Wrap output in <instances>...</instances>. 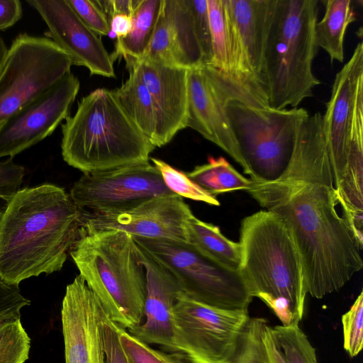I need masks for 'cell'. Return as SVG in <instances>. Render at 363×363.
<instances>
[{"label": "cell", "mask_w": 363, "mask_h": 363, "mask_svg": "<svg viewBox=\"0 0 363 363\" xmlns=\"http://www.w3.org/2000/svg\"><path fill=\"white\" fill-rule=\"evenodd\" d=\"M247 191L288 226L303 263L307 294L322 298L362 269L363 243L337 211L321 113L301 123L283 175L270 182L252 181Z\"/></svg>", "instance_id": "1"}, {"label": "cell", "mask_w": 363, "mask_h": 363, "mask_svg": "<svg viewBox=\"0 0 363 363\" xmlns=\"http://www.w3.org/2000/svg\"><path fill=\"white\" fill-rule=\"evenodd\" d=\"M82 213L58 186L19 189L0 220V278L18 286L60 271L79 236Z\"/></svg>", "instance_id": "2"}, {"label": "cell", "mask_w": 363, "mask_h": 363, "mask_svg": "<svg viewBox=\"0 0 363 363\" xmlns=\"http://www.w3.org/2000/svg\"><path fill=\"white\" fill-rule=\"evenodd\" d=\"M265 363H287L273 335L272 327L267 325L262 334Z\"/></svg>", "instance_id": "40"}, {"label": "cell", "mask_w": 363, "mask_h": 363, "mask_svg": "<svg viewBox=\"0 0 363 363\" xmlns=\"http://www.w3.org/2000/svg\"><path fill=\"white\" fill-rule=\"evenodd\" d=\"M239 271L252 297L286 300L301 321L307 295L303 263L292 235L275 213L261 210L244 218Z\"/></svg>", "instance_id": "6"}, {"label": "cell", "mask_w": 363, "mask_h": 363, "mask_svg": "<svg viewBox=\"0 0 363 363\" xmlns=\"http://www.w3.org/2000/svg\"><path fill=\"white\" fill-rule=\"evenodd\" d=\"M79 88L69 72L0 125V158L13 157L51 135L69 116Z\"/></svg>", "instance_id": "14"}, {"label": "cell", "mask_w": 363, "mask_h": 363, "mask_svg": "<svg viewBox=\"0 0 363 363\" xmlns=\"http://www.w3.org/2000/svg\"><path fill=\"white\" fill-rule=\"evenodd\" d=\"M187 177L208 194L216 195L239 190L247 191L252 180L239 173L224 157H210L208 162L186 173Z\"/></svg>", "instance_id": "26"}, {"label": "cell", "mask_w": 363, "mask_h": 363, "mask_svg": "<svg viewBox=\"0 0 363 363\" xmlns=\"http://www.w3.org/2000/svg\"><path fill=\"white\" fill-rule=\"evenodd\" d=\"M111 32L117 38L126 36L131 30L133 21L131 16L126 14H115L108 18Z\"/></svg>", "instance_id": "42"}, {"label": "cell", "mask_w": 363, "mask_h": 363, "mask_svg": "<svg viewBox=\"0 0 363 363\" xmlns=\"http://www.w3.org/2000/svg\"><path fill=\"white\" fill-rule=\"evenodd\" d=\"M250 318L248 309L211 306L180 291L172 315V352L189 363H229Z\"/></svg>", "instance_id": "10"}, {"label": "cell", "mask_w": 363, "mask_h": 363, "mask_svg": "<svg viewBox=\"0 0 363 363\" xmlns=\"http://www.w3.org/2000/svg\"><path fill=\"white\" fill-rule=\"evenodd\" d=\"M231 129L249 169L250 179L280 178L291 161L298 128L309 115L303 108L277 109L238 101L226 108Z\"/></svg>", "instance_id": "7"}, {"label": "cell", "mask_w": 363, "mask_h": 363, "mask_svg": "<svg viewBox=\"0 0 363 363\" xmlns=\"http://www.w3.org/2000/svg\"><path fill=\"white\" fill-rule=\"evenodd\" d=\"M133 239L142 250L172 274L189 298L223 309H248L253 297L239 269L215 261L187 242Z\"/></svg>", "instance_id": "8"}, {"label": "cell", "mask_w": 363, "mask_h": 363, "mask_svg": "<svg viewBox=\"0 0 363 363\" xmlns=\"http://www.w3.org/2000/svg\"><path fill=\"white\" fill-rule=\"evenodd\" d=\"M138 257L146 276L145 321L129 333L146 344L172 351V310L182 290L172 274L139 247Z\"/></svg>", "instance_id": "19"}, {"label": "cell", "mask_w": 363, "mask_h": 363, "mask_svg": "<svg viewBox=\"0 0 363 363\" xmlns=\"http://www.w3.org/2000/svg\"><path fill=\"white\" fill-rule=\"evenodd\" d=\"M7 51L8 48L6 47L3 39L0 37V71L4 64Z\"/></svg>", "instance_id": "43"}, {"label": "cell", "mask_w": 363, "mask_h": 363, "mask_svg": "<svg viewBox=\"0 0 363 363\" xmlns=\"http://www.w3.org/2000/svg\"><path fill=\"white\" fill-rule=\"evenodd\" d=\"M129 77L111 92L133 125L155 147L168 143L164 135L160 113L137 71L126 66Z\"/></svg>", "instance_id": "22"}, {"label": "cell", "mask_w": 363, "mask_h": 363, "mask_svg": "<svg viewBox=\"0 0 363 363\" xmlns=\"http://www.w3.org/2000/svg\"><path fill=\"white\" fill-rule=\"evenodd\" d=\"M319 9L318 0H277L260 77L272 108H297L321 83L313 72Z\"/></svg>", "instance_id": "5"}, {"label": "cell", "mask_w": 363, "mask_h": 363, "mask_svg": "<svg viewBox=\"0 0 363 363\" xmlns=\"http://www.w3.org/2000/svg\"><path fill=\"white\" fill-rule=\"evenodd\" d=\"M187 89L186 127L218 146L249 175V169L231 129L226 108L232 101L269 106L267 96L211 65L187 71Z\"/></svg>", "instance_id": "11"}, {"label": "cell", "mask_w": 363, "mask_h": 363, "mask_svg": "<svg viewBox=\"0 0 363 363\" xmlns=\"http://www.w3.org/2000/svg\"><path fill=\"white\" fill-rule=\"evenodd\" d=\"M142 60L186 70L203 65L186 0L162 1L156 27Z\"/></svg>", "instance_id": "18"}, {"label": "cell", "mask_w": 363, "mask_h": 363, "mask_svg": "<svg viewBox=\"0 0 363 363\" xmlns=\"http://www.w3.org/2000/svg\"><path fill=\"white\" fill-rule=\"evenodd\" d=\"M24 175V167L16 164L13 157L0 162V220L9 201L21 189Z\"/></svg>", "instance_id": "35"}, {"label": "cell", "mask_w": 363, "mask_h": 363, "mask_svg": "<svg viewBox=\"0 0 363 363\" xmlns=\"http://www.w3.org/2000/svg\"><path fill=\"white\" fill-rule=\"evenodd\" d=\"M162 0H136L131 14L133 26L125 37L117 38L115 50L111 55L114 60L140 61L152 39L158 20Z\"/></svg>", "instance_id": "24"}, {"label": "cell", "mask_w": 363, "mask_h": 363, "mask_svg": "<svg viewBox=\"0 0 363 363\" xmlns=\"http://www.w3.org/2000/svg\"><path fill=\"white\" fill-rule=\"evenodd\" d=\"M97 2L108 18L118 13L131 16L136 0H97Z\"/></svg>", "instance_id": "41"}, {"label": "cell", "mask_w": 363, "mask_h": 363, "mask_svg": "<svg viewBox=\"0 0 363 363\" xmlns=\"http://www.w3.org/2000/svg\"><path fill=\"white\" fill-rule=\"evenodd\" d=\"M146 86L160 113L169 143L177 132L186 128L187 71L150 60H125Z\"/></svg>", "instance_id": "20"}, {"label": "cell", "mask_w": 363, "mask_h": 363, "mask_svg": "<svg viewBox=\"0 0 363 363\" xmlns=\"http://www.w3.org/2000/svg\"><path fill=\"white\" fill-rule=\"evenodd\" d=\"M223 2L227 18L245 57L262 83L264 51L277 0H223Z\"/></svg>", "instance_id": "21"}, {"label": "cell", "mask_w": 363, "mask_h": 363, "mask_svg": "<svg viewBox=\"0 0 363 363\" xmlns=\"http://www.w3.org/2000/svg\"><path fill=\"white\" fill-rule=\"evenodd\" d=\"M22 15L23 7L19 0H0V30L13 26Z\"/></svg>", "instance_id": "39"}, {"label": "cell", "mask_w": 363, "mask_h": 363, "mask_svg": "<svg viewBox=\"0 0 363 363\" xmlns=\"http://www.w3.org/2000/svg\"><path fill=\"white\" fill-rule=\"evenodd\" d=\"M69 255L113 322L128 330L142 323L146 276L132 235L81 228Z\"/></svg>", "instance_id": "3"}, {"label": "cell", "mask_w": 363, "mask_h": 363, "mask_svg": "<svg viewBox=\"0 0 363 363\" xmlns=\"http://www.w3.org/2000/svg\"><path fill=\"white\" fill-rule=\"evenodd\" d=\"M325 13L315 26V36L319 48L328 55L330 62H343L344 40L348 26L356 20L351 0H326Z\"/></svg>", "instance_id": "23"}, {"label": "cell", "mask_w": 363, "mask_h": 363, "mask_svg": "<svg viewBox=\"0 0 363 363\" xmlns=\"http://www.w3.org/2000/svg\"><path fill=\"white\" fill-rule=\"evenodd\" d=\"M129 363V362H128Z\"/></svg>", "instance_id": "44"}, {"label": "cell", "mask_w": 363, "mask_h": 363, "mask_svg": "<svg viewBox=\"0 0 363 363\" xmlns=\"http://www.w3.org/2000/svg\"><path fill=\"white\" fill-rule=\"evenodd\" d=\"M267 325L263 318L249 319L229 363H265L262 334Z\"/></svg>", "instance_id": "30"}, {"label": "cell", "mask_w": 363, "mask_h": 363, "mask_svg": "<svg viewBox=\"0 0 363 363\" xmlns=\"http://www.w3.org/2000/svg\"><path fill=\"white\" fill-rule=\"evenodd\" d=\"M343 347L350 357H354L363 346V292L361 291L350 309L341 318Z\"/></svg>", "instance_id": "32"}, {"label": "cell", "mask_w": 363, "mask_h": 363, "mask_svg": "<svg viewBox=\"0 0 363 363\" xmlns=\"http://www.w3.org/2000/svg\"><path fill=\"white\" fill-rule=\"evenodd\" d=\"M119 339L129 363H163L153 348L122 328Z\"/></svg>", "instance_id": "37"}, {"label": "cell", "mask_w": 363, "mask_h": 363, "mask_svg": "<svg viewBox=\"0 0 363 363\" xmlns=\"http://www.w3.org/2000/svg\"><path fill=\"white\" fill-rule=\"evenodd\" d=\"M152 164L159 170L167 187L174 194L182 197L206 203L219 206L220 202L216 196H214L191 179L186 174L174 168L164 161L150 157Z\"/></svg>", "instance_id": "29"}, {"label": "cell", "mask_w": 363, "mask_h": 363, "mask_svg": "<svg viewBox=\"0 0 363 363\" xmlns=\"http://www.w3.org/2000/svg\"><path fill=\"white\" fill-rule=\"evenodd\" d=\"M72 65L70 55L50 38L17 35L0 71V125L71 72Z\"/></svg>", "instance_id": "9"}, {"label": "cell", "mask_w": 363, "mask_h": 363, "mask_svg": "<svg viewBox=\"0 0 363 363\" xmlns=\"http://www.w3.org/2000/svg\"><path fill=\"white\" fill-rule=\"evenodd\" d=\"M207 6L213 53L209 65L233 77L228 26L223 0H207Z\"/></svg>", "instance_id": "27"}, {"label": "cell", "mask_w": 363, "mask_h": 363, "mask_svg": "<svg viewBox=\"0 0 363 363\" xmlns=\"http://www.w3.org/2000/svg\"><path fill=\"white\" fill-rule=\"evenodd\" d=\"M363 102V43L337 72L323 117L336 195L342 189L347 169L348 140L358 106Z\"/></svg>", "instance_id": "15"}, {"label": "cell", "mask_w": 363, "mask_h": 363, "mask_svg": "<svg viewBox=\"0 0 363 363\" xmlns=\"http://www.w3.org/2000/svg\"><path fill=\"white\" fill-rule=\"evenodd\" d=\"M121 328L106 316L103 325L105 363H128L119 339Z\"/></svg>", "instance_id": "38"}, {"label": "cell", "mask_w": 363, "mask_h": 363, "mask_svg": "<svg viewBox=\"0 0 363 363\" xmlns=\"http://www.w3.org/2000/svg\"><path fill=\"white\" fill-rule=\"evenodd\" d=\"M107 314L79 274L66 287L61 320L65 363H105L103 325Z\"/></svg>", "instance_id": "16"}, {"label": "cell", "mask_w": 363, "mask_h": 363, "mask_svg": "<svg viewBox=\"0 0 363 363\" xmlns=\"http://www.w3.org/2000/svg\"><path fill=\"white\" fill-rule=\"evenodd\" d=\"M194 216L182 197L165 195L117 208L82 209V229H114L133 237L188 243L187 225Z\"/></svg>", "instance_id": "12"}, {"label": "cell", "mask_w": 363, "mask_h": 363, "mask_svg": "<svg viewBox=\"0 0 363 363\" xmlns=\"http://www.w3.org/2000/svg\"><path fill=\"white\" fill-rule=\"evenodd\" d=\"M30 303L18 285L7 284L0 278V325L20 319L21 310Z\"/></svg>", "instance_id": "36"}, {"label": "cell", "mask_w": 363, "mask_h": 363, "mask_svg": "<svg viewBox=\"0 0 363 363\" xmlns=\"http://www.w3.org/2000/svg\"><path fill=\"white\" fill-rule=\"evenodd\" d=\"M299 323L272 328L277 342L287 363H318L315 349Z\"/></svg>", "instance_id": "28"}, {"label": "cell", "mask_w": 363, "mask_h": 363, "mask_svg": "<svg viewBox=\"0 0 363 363\" xmlns=\"http://www.w3.org/2000/svg\"><path fill=\"white\" fill-rule=\"evenodd\" d=\"M62 133L64 161L83 173L147 162L156 148L104 88L80 100L62 125Z\"/></svg>", "instance_id": "4"}, {"label": "cell", "mask_w": 363, "mask_h": 363, "mask_svg": "<svg viewBox=\"0 0 363 363\" xmlns=\"http://www.w3.org/2000/svg\"><path fill=\"white\" fill-rule=\"evenodd\" d=\"M81 21L99 36L110 34L107 15L97 1L67 0Z\"/></svg>", "instance_id": "34"}, {"label": "cell", "mask_w": 363, "mask_h": 363, "mask_svg": "<svg viewBox=\"0 0 363 363\" xmlns=\"http://www.w3.org/2000/svg\"><path fill=\"white\" fill-rule=\"evenodd\" d=\"M175 194L149 162L109 170L83 173L69 195L81 209L117 208L150 198Z\"/></svg>", "instance_id": "13"}, {"label": "cell", "mask_w": 363, "mask_h": 363, "mask_svg": "<svg viewBox=\"0 0 363 363\" xmlns=\"http://www.w3.org/2000/svg\"><path fill=\"white\" fill-rule=\"evenodd\" d=\"M26 2L45 23V37L70 55L73 65L85 67L92 75L116 77L113 60L99 36L81 21L67 0Z\"/></svg>", "instance_id": "17"}, {"label": "cell", "mask_w": 363, "mask_h": 363, "mask_svg": "<svg viewBox=\"0 0 363 363\" xmlns=\"http://www.w3.org/2000/svg\"><path fill=\"white\" fill-rule=\"evenodd\" d=\"M30 347V339L20 319L0 325V363H24Z\"/></svg>", "instance_id": "31"}, {"label": "cell", "mask_w": 363, "mask_h": 363, "mask_svg": "<svg viewBox=\"0 0 363 363\" xmlns=\"http://www.w3.org/2000/svg\"><path fill=\"white\" fill-rule=\"evenodd\" d=\"M188 243L215 261L239 269L241 247L239 242L225 237L219 228L194 216L187 225Z\"/></svg>", "instance_id": "25"}, {"label": "cell", "mask_w": 363, "mask_h": 363, "mask_svg": "<svg viewBox=\"0 0 363 363\" xmlns=\"http://www.w3.org/2000/svg\"><path fill=\"white\" fill-rule=\"evenodd\" d=\"M195 33L200 46L203 65L212 60V45L207 0H186Z\"/></svg>", "instance_id": "33"}]
</instances>
